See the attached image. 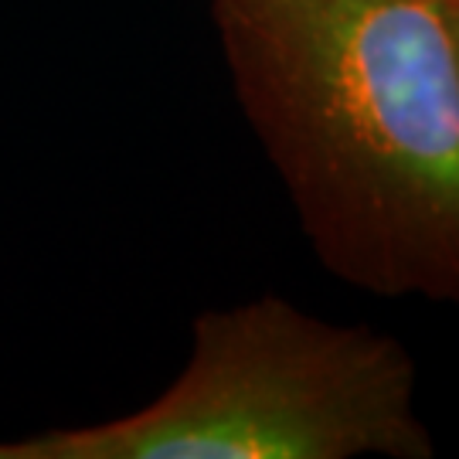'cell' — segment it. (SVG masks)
Wrapping results in <instances>:
<instances>
[{
  "instance_id": "cell-1",
  "label": "cell",
  "mask_w": 459,
  "mask_h": 459,
  "mask_svg": "<svg viewBox=\"0 0 459 459\" xmlns=\"http://www.w3.org/2000/svg\"><path fill=\"white\" fill-rule=\"evenodd\" d=\"M255 136L320 263L459 303V65L443 0H212Z\"/></svg>"
},
{
  "instance_id": "cell-2",
  "label": "cell",
  "mask_w": 459,
  "mask_h": 459,
  "mask_svg": "<svg viewBox=\"0 0 459 459\" xmlns=\"http://www.w3.org/2000/svg\"><path fill=\"white\" fill-rule=\"evenodd\" d=\"M392 333L263 296L195 320L191 358L133 415L11 443V459H429Z\"/></svg>"
},
{
  "instance_id": "cell-4",
  "label": "cell",
  "mask_w": 459,
  "mask_h": 459,
  "mask_svg": "<svg viewBox=\"0 0 459 459\" xmlns=\"http://www.w3.org/2000/svg\"><path fill=\"white\" fill-rule=\"evenodd\" d=\"M0 459H11V443H0Z\"/></svg>"
},
{
  "instance_id": "cell-3",
  "label": "cell",
  "mask_w": 459,
  "mask_h": 459,
  "mask_svg": "<svg viewBox=\"0 0 459 459\" xmlns=\"http://www.w3.org/2000/svg\"><path fill=\"white\" fill-rule=\"evenodd\" d=\"M446 21H449V34H453V48H456V65H459V0H443Z\"/></svg>"
}]
</instances>
